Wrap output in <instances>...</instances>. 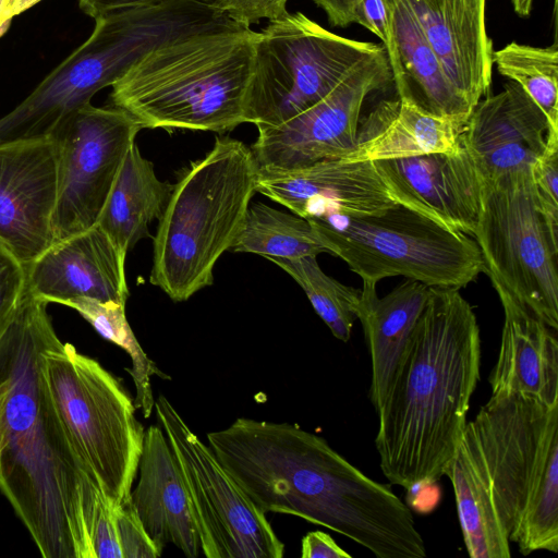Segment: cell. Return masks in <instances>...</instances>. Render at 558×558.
Segmentation results:
<instances>
[{
	"instance_id": "obj_1",
	"label": "cell",
	"mask_w": 558,
	"mask_h": 558,
	"mask_svg": "<svg viewBox=\"0 0 558 558\" xmlns=\"http://www.w3.org/2000/svg\"><path fill=\"white\" fill-rule=\"evenodd\" d=\"M47 303L26 291L0 338V490L45 558H93L101 490L51 401L43 351L58 336Z\"/></svg>"
},
{
	"instance_id": "obj_40",
	"label": "cell",
	"mask_w": 558,
	"mask_h": 558,
	"mask_svg": "<svg viewBox=\"0 0 558 558\" xmlns=\"http://www.w3.org/2000/svg\"><path fill=\"white\" fill-rule=\"evenodd\" d=\"M41 0H0V37L16 15L31 9Z\"/></svg>"
},
{
	"instance_id": "obj_16",
	"label": "cell",
	"mask_w": 558,
	"mask_h": 558,
	"mask_svg": "<svg viewBox=\"0 0 558 558\" xmlns=\"http://www.w3.org/2000/svg\"><path fill=\"white\" fill-rule=\"evenodd\" d=\"M256 192L305 219L372 216L398 205L374 161L327 159L293 169L259 167Z\"/></svg>"
},
{
	"instance_id": "obj_20",
	"label": "cell",
	"mask_w": 558,
	"mask_h": 558,
	"mask_svg": "<svg viewBox=\"0 0 558 558\" xmlns=\"http://www.w3.org/2000/svg\"><path fill=\"white\" fill-rule=\"evenodd\" d=\"M449 82L474 107L490 88L486 0H409Z\"/></svg>"
},
{
	"instance_id": "obj_3",
	"label": "cell",
	"mask_w": 558,
	"mask_h": 558,
	"mask_svg": "<svg viewBox=\"0 0 558 558\" xmlns=\"http://www.w3.org/2000/svg\"><path fill=\"white\" fill-rule=\"evenodd\" d=\"M460 289L430 287L391 387L375 447L386 478L409 489L437 483L466 425L481 377V331Z\"/></svg>"
},
{
	"instance_id": "obj_25",
	"label": "cell",
	"mask_w": 558,
	"mask_h": 558,
	"mask_svg": "<svg viewBox=\"0 0 558 558\" xmlns=\"http://www.w3.org/2000/svg\"><path fill=\"white\" fill-rule=\"evenodd\" d=\"M452 485L466 551L472 558H509L510 541L494 502L489 473L471 422L445 469Z\"/></svg>"
},
{
	"instance_id": "obj_28",
	"label": "cell",
	"mask_w": 558,
	"mask_h": 558,
	"mask_svg": "<svg viewBox=\"0 0 558 558\" xmlns=\"http://www.w3.org/2000/svg\"><path fill=\"white\" fill-rule=\"evenodd\" d=\"M233 252L269 258H299L328 253L310 221L260 201L251 203Z\"/></svg>"
},
{
	"instance_id": "obj_4",
	"label": "cell",
	"mask_w": 558,
	"mask_h": 558,
	"mask_svg": "<svg viewBox=\"0 0 558 558\" xmlns=\"http://www.w3.org/2000/svg\"><path fill=\"white\" fill-rule=\"evenodd\" d=\"M256 33L217 29L169 41L112 86V105L148 129L225 132L246 123Z\"/></svg>"
},
{
	"instance_id": "obj_12",
	"label": "cell",
	"mask_w": 558,
	"mask_h": 558,
	"mask_svg": "<svg viewBox=\"0 0 558 558\" xmlns=\"http://www.w3.org/2000/svg\"><path fill=\"white\" fill-rule=\"evenodd\" d=\"M182 475L207 558H281L284 544L211 449L159 395L154 405Z\"/></svg>"
},
{
	"instance_id": "obj_9",
	"label": "cell",
	"mask_w": 558,
	"mask_h": 558,
	"mask_svg": "<svg viewBox=\"0 0 558 558\" xmlns=\"http://www.w3.org/2000/svg\"><path fill=\"white\" fill-rule=\"evenodd\" d=\"M307 220L328 253L366 283L402 276L428 287L461 289L485 274L473 238L401 205L372 216L331 214Z\"/></svg>"
},
{
	"instance_id": "obj_22",
	"label": "cell",
	"mask_w": 558,
	"mask_h": 558,
	"mask_svg": "<svg viewBox=\"0 0 558 558\" xmlns=\"http://www.w3.org/2000/svg\"><path fill=\"white\" fill-rule=\"evenodd\" d=\"M468 119L427 113L405 98L379 101L360 119L353 150L345 161H379L437 153L456 154L463 147Z\"/></svg>"
},
{
	"instance_id": "obj_14",
	"label": "cell",
	"mask_w": 558,
	"mask_h": 558,
	"mask_svg": "<svg viewBox=\"0 0 558 558\" xmlns=\"http://www.w3.org/2000/svg\"><path fill=\"white\" fill-rule=\"evenodd\" d=\"M392 81L385 49L360 62L326 97L278 125L257 126L259 167L293 169L350 154L366 97Z\"/></svg>"
},
{
	"instance_id": "obj_17",
	"label": "cell",
	"mask_w": 558,
	"mask_h": 558,
	"mask_svg": "<svg viewBox=\"0 0 558 558\" xmlns=\"http://www.w3.org/2000/svg\"><path fill=\"white\" fill-rule=\"evenodd\" d=\"M392 199L452 230L473 236L480 211V175L464 147L374 161Z\"/></svg>"
},
{
	"instance_id": "obj_10",
	"label": "cell",
	"mask_w": 558,
	"mask_h": 558,
	"mask_svg": "<svg viewBox=\"0 0 558 558\" xmlns=\"http://www.w3.org/2000/svg\"><path fill=\"white\" fill-rule=\"evenodd\" d=\"M480 186L473 239L485 274L498 294L558 330V234L542 213L531 166L480 178Z\"/></svg>"
},
{
	"instance_id": "obj_37",
	"label": "cell",
	"mask_w": 558,
	"mask_h": 558,
	"mask_svg": "<svg viewBox=\"0 0 558 558\" xmlns=\"http://www.w3.org/2000/svg\"><path fill=\"white\" fill-rule=\"evenodd\" d=\"M302 558H351L335 539L322 531L308 532L302 539Z\"/></svg>"
},
{
	"instance_id": "obj_8",
	"label": "cell",
	"mask_w": 558,
	"mask_h": 558,
	"mask_svg": "<svg viewBox=\"0 0 558 558\" xmlns=\"http://www.w3.org/2000/svg\"><path fill=\"white\" fill-rule=\"evenodd\" d=\"M43 374L78 459L113 507L131 496L145 429L121 381L59 338L43 351Z\"/></svg>"
},
{
	"instance_id": "obj_35",
	"label": "cell",
	"mask_w": 558,
	"mask_h": 558,
	"mask_svg": "<svg viewBox=\"0 0 558 558\" xmlns=\"http://www.w3.org/2000/svg\"><path fill=\"white\" fill-rule=\"evenodd\" d=\"M114 508L105 495L99 497L90 530L93 558H122Z\"/></svg>"
},
{
	"instance_id": "obj_5",
	"label": "cell",
	"mask_w": 558,
	"mask_h": 558,
	"mask_svg": "<svg viewBox=\"0 0 558 558\" xmlns=\"http://www.w3.org/2000/svg\"><path fill=\"white\" fill-rule=\"evenodd\" d=\"M236 27L225 12L198 0H165L100 15L89 37L0 118V145L50 137L65 117L169 41Z\"/></svg>"
},
{
	"instance_id": "obj_41",
	"label": "cell",
	"mask_w": 558,
	"mask_h": 558,
	"mask_svg": "<svg viewBox=\"0 0 558 558\" xmlns=\"http://www.w3.org/2000/svg\"><path fill=\"white\" fill-rule=\"evenodd\" d=\"M513 9L520 16H527L532 10L533 0H512Z\"/></svg>"
},
{
	"instance_id": "obj_13",
	"label": "cell",
	"mask_w": 558,
	"mask_h": 558,
	"mask_svg": "<svg viewBox=\"0 0 558 558\" xmlns=\"http://www.w3.org/2000/svg\"><path fill=\"white\" fill-rule=\"evenodd\" d=\"M143 129L126 111L87 104L65 117L50 137L57 146L54 241L97 225L119 171Z\"/></svg>"
},
{
	"instance_id": "obj_24",
	"label": "cell",
	"mask_w": 558,
	"mask_h": 558,
	"mask_svg": "<svg viewBox=\"0 0 558 558\" xmlns=\"http://www.w3.org/2000/svg\"><path fill=\"white\" fill-rule=\"evenodd\" d=\"M429 290L420 281L407 279L379 298L375 284L363 282L357 319L368 345L369 399L376 412L388 395Z\"/></svg>"
},
{
	"instance_id": "obj_38",
	"label": "cell",
	"mask_w": 558,
	"mask_h": 558,
	"mask_svg": "<svg viewBox=\"0 0 558 558\" xmlns=\"http://www.w3.org/2000/svg\"><path fill=\"white\" fill-rule=\"evenodd\" d=\"M323 9L332 26L347 27L354 23V9L360 0H313Z\"/></svg>"
},
{
	"instance_id": "obj_18",
	"label": "cell",
	"mask_w": 558,
	"mask_h": 558,
	"mask_svg": "<svg viewBox=\"0 0 558 558\" xmlns=\"http://www.w3.org/2000/svg\"><path fill=\"white\" fill-rule=\"evenodd\" d=\"M126 255L98 226L54 241L26 267L27 290L45 303L77 298L126 304Z\"/></svg>"
},
{
	"instance_id": "obj_26",
	"label": "cell",
	"mask_w": 558,
	"mask_h": 558,
	"mask_svg": "<svg viewBox=\"0 0 558 558\" xmlns=\"http://www.w3.org/2000/svg\"><path fill=\"white\" fill-rule=\"evenodd\" d=\"M393 35L404 80L399 98L421 110L469 119L473 108L449 82L409 0H390Z\"/></svg>"
},
{
	"instance_id": "obj_42",
	"label": "cell",
	"mask_w": 558,
	"mask_h": 558,
	"mask_svg": "<svg viewBox=\"0 0 558 558\" xmlns=\"http://www.w3.org/2000/svg\"><path fill=\"white\" fill-rule=\"evenodd\" d=\"M0 453H1V433H0Z\"/></svg>"
},
{
	"instance_id": "obj_36",
	"label": "cell",
	"mask_w": 558,
	"mask_h": 558,
	"mask_svg": "<svg viewBox=\"0 0 558 558\" xmlns=\"http://www.w3.org/2000/svg\"><path fill=\"white\" fill-rule=\"evenodd\" d=\"M213 5L235 22L248 26L262 20H274L287 12L288 0H198Z\"/></svg>"
},
{
	"instance_id": "obj_31",
	"label": "cell",
	"mask_w": 558,
	"mask_h": 558,
	"mask_svg": "<svg viewBox=\"0 0 558 558\" xmlns=\"http://www.w3.org/2000/svg\"><path fill=\"white\" fill-rule=\"evenodd\" d=\"M498 72L519 84L558 130V45L534 47L512 41L493 51Z\"/></svg>"
},
{
	"instance_id": "obj_11",
	"label": "cell",
	"mask_w": 558,
	"mask_h": 558,
	"mask_svg": "<svg viewBox=\"0 0 558 558\" xmlns=\"http://www.w3.org/2000/svg\"><path fill=\"white\" fill-rule=\"evenodd\" d=\"M383 46L333 34L302 12L270 20L256 33L245 97L246 122L278 125L326 97Z\"/></svg>"
},
{
	"instance_id": "obj_29",
	"label": "cell",
	"mask_w": 558,
	"mask_h": 558,
	"mask_svg": "<svg viewBox=\"0 0 558 558\" xmlns=\"http://www.w3.org/2000/svg\"><path fill=\"white\" fill-rule=\"evenodd\" d=\"M64 305L75 310L101 337L129 354L132 367L126 371L135 385L134 405L141 410L145 418H148L155 405L150 378L154 375H163L140 345L126 319L125 304L77 298Z\"/></svg>"
},
{
	"instance_id": "obj_2",
	"label": "cell",
	"mask_w": 558,
	"mask_h": 558,
	"mask_svg": "<svg viewBox=\"0 0 558 558\" xmlns=\"http://www.w3.org/2000/svg\"><path fill=\"white\" fill-rule=\"evenodd\" d=\"M207 445L263 512L300 517L342 534L377 558H424L410 507L298 424L239 417Z\"/></svg>"
},
{
	"instance_id": "obj_15",
	"label": "cell",
	"mask_w": 558,
	"mask_h": 558,
	"mask_svg": "<svg viewBox=\"0 0 558 558\" xmlns=\"http://www.w3.org/2000/svg\"><path fill=\"white\" fill-rule=\"evenodd\" d=\"M57 199L52 137L0 145V240L25 266L54 242Z\"/></svg>"
},
{
	"instance_id": "obj_34",
	"label": "cell",
	"mask_w": 558,
	"mask_h": 558,
	"mask_svg": "<svg viewBox=\"0 0 558 558\" xmlns=\"http://www.w3.org/2000/svg\"><path fill=\"white\" fill-rule=\"evenodd\" d=\"M116 524L122 558H157L161 551L146 532L131 496L114 508Z\"/></svg>"
},
{
	"instance_id": "obj_21",
	"label": "cell",
	"mask_w": 558,
	"mask_h": 558,
	"mask_svg": "<svg viewBox=\"0 0 558 558\" xmlns=\"http://www.w3.org/2000/svg\"><path fill=\"white\" fill-rule=\"evenodd\" d=\"M137 472L131 499L156 547L162 553L171 543L186 557H198L201 544L187 492L160 426L150 425L145 429Z\"/></svg>"
},
{
	"instance_id": "obj_33",
	"label": "cell",
	"mask_w": 558,
	"mask_h": 558,
	"mask_svg": "<svg viewBox=\"0 0 558 558\" xmlns=\"http://www.w3.org/2000/svg\"><path fill=\"white\" fill-rule=\"evenodd\" d=\"M26 284L25 265L0 240V338L17 310Z\"/></svg>"
},
{
	"instance_id": "obj_39",
	"label": "cell",
	"mask_w": 558,
	"mask_h": 558,
	"mask_svg": "<svg viewBox=\"0 0 558 558\" xmlns=\"http://www.w3.org/2000/svg\"><path fill=\"white\" fill-rule=\"evenodd\" d=\"M80 8L89 16L97 19L106 13L134 8L150 5L165 0H77Z\"/></svg>"
},
{
	"instance_id": "obj_23",
	"label": "cell",
	"mask_w": 558,
	"mask_h": 558,
	"mask_svg": "<svg viewBox=\"0 0 558 558\" xmlns=\"http://www.w3.org/2000/svg\"><path fill=\"white\" fill-rule=\"evenodd\" d=\"M498 295L505 319L497 362L488 377L492 395L517 393L558 403V330Z\"/></svg>"
},
{
	"instance_id": "obj_19",
	"label": "cell",
	"mask_w": 558,
	"mask_h": 558,
	"mask_svg": "<svg viewBox=\"0 0 558 558\" xmlns=\"http://www.w3.org/2000/svg\"><path fill=\"white\" fill-rule=\"evenodd\" d=\"M558 131L523 88L509 81L504 89L481 99L472 110L462 145L480 178L494 179L532 166L544 151L550 132Z\"/></svg>"
},
{
	"instance_id": "obj_27",
	"label": "cell",
	"mask_w": 558,
	"mask_h": 558,
	"mask_svg": "<svg viewBox=\"0 0 558 558\" xmlns=\"http://www.w3.org/2000/svg\"><path fill=\"white\" fill-rule=\"evenodd\" d=\"M173 185L156 175L151 161L134 142L128 151L97 225L122 253L148 236V225L159 219Z\"/></svg>"
},
{
	"instance_id": "obj_32",
	"label": "cell",
	"mask_w": 558,
	"mask_h": 558,
	"mask_svg": "<svg viewBox=\"0 0 558 558\" xmlns=\"http://www.w3.org/2000/svg\"><path fill=\"white\" fill-rule=\"evenodd\" d=\"M531 173L544 218L558 234V131L550 132L544 151L531 166Z\"/></svg>"
},
{
	"instance_id": "obj_6",
	"label": "cell",
	"mask_w": 558,
	"mask_h": 558,
	"mask_svg": "<svg viewBox=\"0 0 558 558\" xmlns=\"http://www.w3.org/2000/svg\"><path fill=\"white\" fill-rule=\"evenodd\" d=\"M258 163L244 143L217 137L173 189L154 238L149 282L172 301L213 284L214 268L232 250L256 193Z\"/></svg>"
},
{
	"instance_id": "obj_7",
	"label": "cell",
	"mask_w": 558,
	"mask_h": 558,
	"mask_svg": "<svg viewBox=\"0 0 558 558\" xmlns=\"http://www.w3.org/2000/svg\"><path fill=\"white\" fill-rule=\"evenodd\" d=\"M498 517L522 555L558 551V403L492 395L471 421Z\"/></svg>"
},
{
	"instance_id": "obj_30",
	"label": "cell",
	"mask_w": 558,
	"mask_h": 558,
	"mask_svg": "<svg viewBox=\"0 0 558 558\" xmlns=\"http://www.w3.org/2000/svg\"><path fill=\"white\" fill-rule=\"evenodd\" d=\"M304 290L313 308L332 335L348 342L357 319L361 290L344 286L326 275L316 256L269 258Z\"/></svg>"
}]
</instances>
